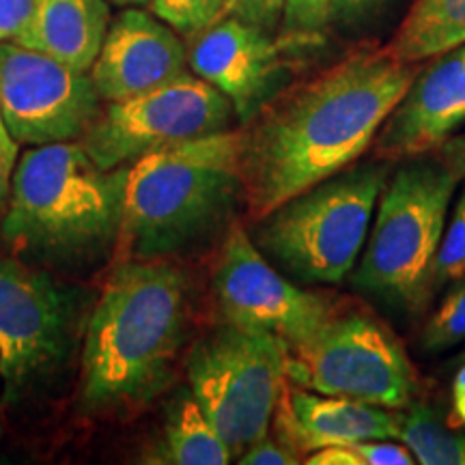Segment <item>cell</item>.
<instances>
[{
    "instance_id": "obj_12",
    "label": "cell",
    "mask_w": 465,
    "mask_h": 465,
    "mask_svg": "<svg viewBox=\"0 0 465 465\" xmlns=\"http://www.w3.org/2000/svg\"><path fill=\"white\" fill-rule=\"evenodd\" d=\"M0 110L17 144L80 141L102 110L86 72L37 50L0 44Z\"/></svg>"
},
{
    "instance_id": "obj_32",
    "label": "cell",
    "mask_w": 465,
    "mask_h": 465,
    "mask_svg": "<svg viewBox=\"0 0 465 465\" xmlns=\"http://www.w3.org/2000/svg\"><path fill=\"white\" fill-rule=\"evenodd\" d=\"M440 160L457 173L459 179H465V134L449 138L440 147Z\"/></svg>"
},
{
    "instance_id": "obj_31",
    "label": "cell",
    "mask_w": 465,
    "mask_h": 465,
    "mask_svg": "<svg viewBox=\"0 0 465 465\" xmlns=\"http://www.w3.org/2000/svg\"><path fill=\"white\" fill-rule=\"evenodd\" d=\"M306 465H364L351 446H325L304 459Z\"/></svg>"
},
{
    "instance_id": "obj_5",
    "label": "cell",
    "mask_w": 465,
    "mask_h": 465,
    "mask_svg": "<svg viewBox=\"0 0 465 465\" xmlns=\"http://www.w3.org/2000/svg\"><path fill=\"white\" fill-rule=\"evenodd\" d=\"M461 179L441 160L399 168L380 207L353 284L407 312H420L433 293L435 259Z\"/></svg>"
},
{
    "instance_id": "obj_4",
    "label": "cell",
    "mask_w": 465,
    "mask_h": 465,
    "mask_svg": "<svg viewBox=\"0 0 465 465\" xmlns=\"http://www.w3.org/2000/svg\"><path fill=\"white\" fill-rule=\"evenodd\" d=\"M243 138L229 127L134 162L119 235L132 259L185 252L229 223L243 203Z\"/></svg>"
},
{
    "instance_id": "obj_18",
    "label": "cell",
    "mask_w": 465,
    "mask_h": 465,
    "mask_svg": "<svg viewBox=\"0 0 465 465\" xmlns=\"http://www.w3.org/2000/svg\"><path fill=\"white\" fill-rule=\"evenodd\" d=\"M465 45V0H416L383 45L403 63L438 58Z\"/></svg>"
},
{
    "instance_id": "obj_27",
    "label": "cell",
    "mask_w": 465,
    "mask_h": 465,
    "mask_svg": "<svg viewBox=\"0 0 465 465\" xmlns=\"http://www.w3.org/2000/svg\"><path fill=\"white\" fill-rule=\"evenodd\" d=\"M287 0H235L231 15L242 17L250 25L274 33L278 22L282 20Z\"/></svg>"
},
{
    "instance_id": "obj_2",
    "label": "cell",
    "mask_w": 465,
    "mask_h": 465,
    "mask_svg": "<svg viewBox=\"0 0 465 465\" xmlns=\"http://www.w3.org/2000/svg\"><path fill=\"white\" fill-rule=\"evenodd\" d=\"M190 317L188 281L164 259L114 267L83 347L80 403L89 411L144 405L173 380Z\"/></svg>"
},
{
    "instance_id": "obj_22",
    "label": "cell",
    "mask_w": 465,
    "mask_h": 465,
    "mask_svg": "<svg viewBox=\"0 0 465 465\" xmlns=\"http://www.w3.org/2000/svg\"><path fill=\"white\" fill-rule=\"evenodd\" d=\"M465 341V276L441 300L435 312L424 323L420 342L429 353H440Z\"/></svg>"
},
{
    "instance_id": "obj_7",
    "label": "cell",
    "mask_w": 465,
    "mask_h": 465,
    "mask_svg": "<svg viewBox=\"0 0 465 465\" xmlns=\"http://www.w3.org/2000/svg\"><path fill=\"white\" fill-rule=\"evenodd\" d=\"M287 342L270 332L223 323L192 347L188 383L232 457L270 433L287 383Z\"/></svg>"
},
{
    "instance_id": "obj_34",
    "label": "cell",
    "mask_w": 465,
    "mask_h": 465,
    "mask_svg": "<svg viewBox=\"0 0 465 465\" xmlns=\"http://www.w3.org/2000/svg\"><path fill=\"white\" fill-rule=\"evenodd\" d=\"M108 3L116 7H147L151 0H108Z\"/></svg>"
},
{
    "instance_id": "obj_26",
    "label": "cell",
    "mask_w": 465,
    "mask_h": 465,
    "mask_svg": "<svg viewBox=\"0 0 465 465\" xmlns=\"http://www.w3.org/2000/svg\"><path fill=\"white\" fill-rule=\"evenodd\" d=\"M364 465H414L416 457L405 444L392 440H366L351 446Z\"/></svg>"
},
{
    "instance_id": "obj_13",
    "label": "cell",
    "mask_w": 465,
    "mask_h": 465,
    "mask_svg": "<svg viewBox=\"0 0 465 465\" xmlns=\"http://www.w3.org/2000/svg\"><path fill=\"white\" fill-rule=\"evenodd\" d=\"M298 39H274L270 31L226 15L190 39L188 65L196 75L224 93L242 124H248L287 78V50Z\"/></svg>"
},
{
    "instance_id": "obj_28",
    "label": "cell",
    "mask_w": 465,
    "mask_h": 465,
    "mask_svg": "<svg viewBox=\"0 0 465 465\" xmlns=\"http://www.w3.org/2000/svg\"><path fill=\"white\" fill-rule=\"evenodd\" d=\"M35 0H0V44H15L31 25Z\"/></svg>"
},
{
    "instance_id": "obj_30",
    "label": "cell",
    "mask_w": 465,
    "mask_h": 465,
    "mask_svg": "<svg viewBox=\"0 0 465 465\" xmlns=\"http://www.w3.org/2000/svg\"><path fill=\"white\" fill-rule=\"evenodd\" d=\"M388 0H332V22L342 26L364 25L369 17L380 14Z\"/></svg>"
},
{
    "instance_id": "obj_11",
    "label": "cell",
    "mask_w": 465,
    "mask_h": 465,
    "mask_svg": "<svg viewBox=\"0 0 465 465\" xmlns=\"http://www.w3.org/2000/svg\"><path fill=\"white\" fill-rule=\"evenodd\" d=\"M212 289L223 323L270 332L289 349L311 339L339 308L284 278L240 223L226 229Z\"/></svg>"
},
{
    "instance_id": "obj_33",
    "label": "cell",
    "mask_w": 465,
    "mask_h": 465,
    "mask_svg": "<svg viewBox=\"0 0 465 465\" xmlns=\"http://www.w3.org/2000/svg\"><path fill=\"white\" fill-rule=\"evenodd\" d=\"M452 407H455V418L465 424V364L459 369L452 383Z\"/></svg>"
},
{
    "instance_id": "obj_35",
    "label": "cell",
    "mask_w": 465,
    "mask_h": 465,
    "mask_svg": "<svg viewBox=\"0 0 465 465\" xmlns=\"http://www.w3.org/2000/svg\"><path fill=\"white\" fill-rule=\"evenodd\" d=\"M0 388H3V373H0Z\"/></svg>"
},
{
    "instance_id": "obj_15",
    "label": "cell",
    "mask_w": 465,
    "mask_h": 465,
    "mask_svg": "<svg viewBox=\"0 0 465 465\" xmlns=\"http://www.w3.org/2000/svg\"><path fill=\"white\" fill-rule=\"evenodd\" d=\"M465 124V45L441 54L377 132L373 149L381 162L414 160L440 149Z\"/></svg>"
},
{
    "instance_id": "obj_10",
    "label": "cell",
    "mask_w": 465,
    "mask_h": 465,
    "mask_svg": "<svg viewBox=\"0 0 465 465\" xmlns=\"http://www.w3.org/2000/svg\"><path fill=\"white\" fill-rule=\"evenodd\" d=\"M75 302L48 272L0 257V373L5 401L31 394L69 358Z\"/></svg>"
},
{
    "instance_id": "obj_1",
    "label": "cell",
    "mask_w": 465,
    "mask_h": 465,
    "mask_svg": "<svg viewBox=\"0 0 465 465\" xmlns=\"http://www.w3.org/2000/svg\"><path fill=\"white\" fill-rule=\"evenodd\" d=\"M416 63L362 50L276 93L243 127V205L252 223L356 162L410 91Z\"/></svg>"
},
{
    "instance_id": "obj_17",
    "label": "cell",
    "mask_w": 465,
    "mask_h": 465,
    "mask_svg": "<svg viewBox=\"0 0 465 465\" xmlns=\"http://www.w3.org/2000/svg\"><path fill=\"white\" fill-rule=\"evenodd\" d=\"M110 26L108 0H35L31 25L17 45L89 72Z\"/></svg>"
},
{
    "instance_id": "obj_8",
    "label": "cell",
    "mask_w": 465,
    "mask_h": 465,
    "mask_svg": "<svg viewBox=\"0 0 465 465\" xmlns=\"http://www.w3.org/2000/svg\"><path fill=\"white\" fill-rule=\"evenodd\" d=\"M287 380L306 391L401 410L411 403L416 373L403 342L366 312H341L289 349Z\"/></svg>"
},
{
    "instance_id": "obj_20",
    "label": "cell",
    "mask_w": 465,
    "mask_h": 465,
    "mask_svg": "<svg viewBox=\"0 0 465 465\" xmlns=\"http://www.w3.org/2000/svg\"><path fill=\"white\" fill-rule=\"evenodd\" d=\"M399 440L420 465H465V435L446 427L429 407L411 405L401 414Z\"/></svg>"
},
{
    "instance_id": "obj_9",
    "label": "cell",
    "mask_w": 465,
    "mask_h": 465,
    "mask_svg": "<svg viewBox=\"0 0 465 465\" xmlns=\"http://www.w3.org/2000/svg\"><path fill=\"white\" fill-rule=\"evenodd\" d=\"M232 104L201 75L185 72L130 100L108 102L80 138L104 171L130 166L143 155L229 130Z\"/></svg>"
},
{
    "instance_id": "obj_3",
    "label": "cell",
    "mask_w": 465,
    "mask_h": 465,
    "mask_svg": "<svg viewBox=\"0 0 465 465\" xmlns=\"http://www.w3.org/2000/svg\"><path fill=\"white\" fill-rule=\"evenodd\" d=\"M127 171H104L80 141L25 151L0 224L5 242L22 257L45 263L100 259L119 242Z\"/></svg>"
},
{
    "instance_id": "obj_24",
    "label": "cell",
    "mask_w": 465,
    "mask_h": 465,
    "mask_svg": "<svg viewBox=\"0 0 465 465\" xmlns=\"http://www.w3.org/2000/svg\"><path fill=\"white\" fill-rule=\"evenodd\" d=\"M332 25V0H287L282 14V35L311 42Z\"/></svg>"
},
{
    "instance_id": "obj_14",
    "label": "cell",
    "mask_w": 465,
    "mask_h": 465,
    "mask_svg": "<svg viewBox=\"0 0 465 465\" xmlns=\"http://www.w3.org/2000/svg\"><path fill=\"white\" fill-rule=\"evenodd\" d=\"M188 50L158 15L125 7L110 22L89 75L102 102L143 95L185 74Z\"/></svg>"
},
{
    "instance_id": "obj_29",
    "label": "cell",
    "mask_w": 465,
    "mask_h": 465,
    "mask_svg": "<svg viewBox=\"0 0 465 465\" xmlns=\"http://www.w3.org/2000/svg\"><path fill=\"white\" fill-rule=\"evenodd\" d=\"M15 166H17V141L11 136L9 127L3 119V110H0V212L7 209Z\"/></svg>"
},
{
    "instance_id": "obj_23",
    "label": "cell",
    "mask_w": 465,
    "mask_h": 465,
    "mask_svg": "<svg viewBox=\"0 0 465 465\" xmlns=\"http://www.w3.org/2000/svg\"><path fill=\"white\" fill-rule=\"evenodd\" d=\"M461 276H465V188L459 194L452 216L441 235L438 259H435L433 287H444Z\"/></svg>"
},
{
    "instance_id": "obj_21",
    "label": "cell",
    "mask_w": 465,
    "mask_h": 465,
    "mask_svg": "<svg viewBox=\"0 0 465 465\" xmlns=\"http://www.w3.org/2000/svg\"><path fill=\"white\" fill-rule=\"evenodd\" d=\"M235 0H151V14L166 22L182 37L192 39L231 15Z\"/></svg>"
},
{
    "instance_id": "obj_25",
    "label": "cell",
    "mask_w": 465,
    "mask_h": 465,
    "mask_svg": "<svg viewBox=\"0 0 465 465\" xmlns=\"http://www.w3.org/2000/svg\"><path fill=\"white\" fill-rule=\"evenodd\" d=\"M240 465H295L302 463V459L295 455L293 450L284 444L282 440H278L274 433H267L265 438H261L250 444L246 450L237 457Z\"/></svg>"
},
{
    "instance_id": "obj_6",
    "label": "cell",
    "mask_w": 465,
    "mask_h": 465,
    "mask_svg": "<svg viewBox=\"0 0 465 465\" xmlns=\"http://www.w3.org/2000/svg\"><path fill=\"white\" fill-rule=\"evenodd\" d=\"M386 177L375 162L345 168L257 220L250 237L289 276L339 284L358 263Z\"/></svg>"
},
{
    "instance_id": "obj_19",
    "label": "cell",
    "mask_w": 465,
    "mask_h": 465,
    "mask_svg": "<svg viewBox=\"0 0 465 465\" xmlns=\"http://www.w3.org/2000/svg\"><path fill=\"white\" fill-rule=\"evenodd\" d=\"M158 455L155 461L173 465H226L232 459L223 435L192 394L174 405Z\"/></svg>"
},
{
    "instance_id": "obj_16",
    "label": "cell",
    "mask_w": 465,
    "mask_h": 465,
    "mask_svg": "<svg viewBox=\"0 0 465 465\" xmlns=\"http://www.w3.org/2000/svg\"><path fill=\"white\" fill-rule=\"evenodd\" d=\"M401 414L360 401L328 397L287 380L270 433L298 457L325 446H353L366 440H399Z\"/></svg>"
}]
</instances>
